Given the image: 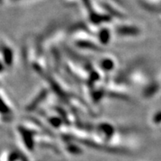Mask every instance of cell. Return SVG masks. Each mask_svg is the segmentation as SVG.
Wrapping results in <instances>:
<instances>
[{
    "label": "cell",
    "instance_id": "6da1fadb",
    "mask_svg": "<svg viewBox=\"0 0 161 161\" xmlns=\"http://www.w3.org/2000/svg\"><path fill=\"white\" fill-rule=\"evenodd\" d=\"M0 56L6 67H12L14 61V53L9 45L5 43H0Z\"/></svg>",
    "mask_w": 161,
    "mask_h": 161
},
{
    "label": "cell",
    "instance_id": "7a4b0ae2",
    "mask_svg": "<svg viewBox=\"0 0 161 161\" xmlns=\"http://www.w3.org/2000/svg\"><path fill=\"white\" fill-rule=\"evenodd\" d=\"M12 114V109L4 95L0 92V117L3 119L10 118Z\"/></svg>",
    "mask_w": 161,
    "mask_h": 161
},
{
    "label": "cell",
    "instance_id": "3957f363",
    "mask_svg": "<svg viewBox=\"0 0 161 161\" xmlns=\"http://www.w3.org/2000/svg\"><path fill=\"white\" fill-rule=\"evenodd\" d=\"M139 30L135 27L122 26L117 30V34L122 36H135L139 34Z\"/></svg>",
    "mask_w": 161,
    "mask_h": 161
},
{
    "label": "cell",
    "instance_id": "277c9868",
    "mask_svg": "<svg viewBox=\"0 0 161 161\" xmlns=\"http://www.w3.org/2000/svg\"><path fill=\"white\" fill-rule=\"evenodd\" d=\"M114 60L111 59V58H105V59H102L100 63V66L103 70L105 71H110V70H112L114 68Z\"/></svg>",
    "mask_w": 161,
    "mask_h": 161
},
{
    "label": "cell",
    "instance_id": "5b68a950",
    "mask_svg": "<svg viewBox=\"0 0 161 161\" xmlns=\"http://www.w3.org/2000/svg\"><path fill=\"white\" fill-rule=\"evenodd\" d=\"M110 34L111 33L109 31V30L106 29H102L100 32H98V38L102 44H107L110 41Z\"/></svg>",
    "mask_w": 161,
    "mask_h": 161
},
{
    "label": "cell",
    "instance_id": "8992f818",
    "mask_svg": "<svg viewBox=\"0 0 161 161\" xmlns=\"http://www.w3.org/2000/svg\"><path fill=\"white\" fill-rule=\"evenodd\" d=\"M152 122H153V125H161V110L154 114L153 118H152Z\"/></svg>",
    "mask_w": 161,
    "mask_h": 161
},
{
    "label": "cell",
    "instance_id": "52a82bcc",
    "mask_svg": "<svg viewBox=\"0 0 161 161\" xmlns=\"http://www.w3.org/2000/svg\"><path fill=\"white\" fill-rule=\"evenodd\" d=\"M6 65H5L4 62L3 61L2 58H1V56H0V75L3 74L5 72V70H6Z\"/></svg>",
    "mask_w": 161,
    "mask_h": 161
},
{
    "label": "cell",
    "instance_id": "ba28073f",
    "mask_svg": "<svg viewBox=\"0 0 161 161\" xmlns=\"http://www.w3.org/2000/svg\"><path fill=\"white\" fill-rule=\"evenodd\" d=\"M0 161H2V160H0Z\"/></svg>",
    "mask_w": 161,
    "mask_h": 161
}]
</instances>
